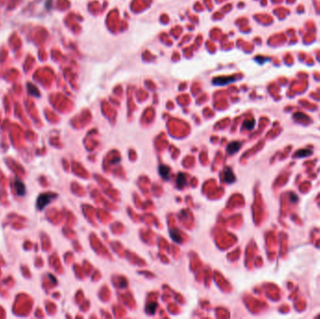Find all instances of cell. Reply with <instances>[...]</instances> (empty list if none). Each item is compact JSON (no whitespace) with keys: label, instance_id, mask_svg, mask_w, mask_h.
I'll use <instances>...</instances> for the list:
<instances>
[{"label":"cell","instance_id":"1","mask_svg":"<svg viewBox=\"0 0 320 319\" xmlns=\"http://www.w3.org/2000/svg\"><path fill=\"white\" fill-rule=\"evenodd\" d=\"M54 196H55V195H53L51 193H44L39 195V196L37 199V208L40 211L43 210L48 204L51 203Z\"/></svg>","mask_w":320,"mask_h":319},{"label":"cell","instance_id":"2","mask_svg":"<svg viewBox=\"0 0 320 319\" xmlns=\"http://www.w3.org/2000/svg\"><path fill=\"white\" fill-rule=\"evenodd\" d=\"M14 189L16 191V194L18 196H24L26 193V188L25 186L24 185V183L22 181H20L19 179H15L14 184H13Z\"/></svg>","mask_w":320,"mask_h":319},{"label":"cell","instance_id":"3","mask_svg":"<svg viewBox=\"0 0 320 319\" xmlns=\"http://www.w3.org/2000/svg\"><path fill=\"white\" fill-rule=\"evenodd\" d=\"M234 80H235L234 77H217L212 80V82L216 85H224L233 81Z\"/></svg>","mask_w":320,"mask_h":319},{"label":"cell","instance_id":"4","mask_svg":"<svg viewBox=\"0 0 320 319\" xmlns=\"http://www.w3.org/2000/svg\"><path fill=\"white\" fill-rule=\"evenodd\" d=\"M241 142L239 141H233V142H230L228 147H227V151L229 154H233L235 153H237L240 149H241Z\"/></svg>","mask_w":320,"mask_h":319},{"label":"cell","instance_id":"5","mask_svg":"<svg viewBox=\"0 0 320 319\" xmlns=\"http://www.w3.org/2000/svg\"><path fill=\"white\" fill-rule=\"evenodd\" d=\"M187 183V179H186V176L185 174H182L180 173L177 177V180H176V185L178 186V188H184L186 186Z\"/></svg>","mask_w":320,"mask_h":319},{"label":"cell","instance_id":"6","mask_svg":"<svg viewBox=\"0 0 320 319\" xmlns=\"http://www.w3.org/2000/svg\"><path fill=\"white\" fill-rule=\"evenodd\" d=\"M159 174L162 176L164 180H168L170 176V169L165 166V165H160L159 166Z\"/></svg>","mask_w":320,"mask_h":319},{"label":"cell","instance_id":"7","mask_svg":"<svg viewBox=\"0 0 320 319\" xmlns=\"http://www.w3.org/2000/svg\"><path fill=\"white\" fill-rule=\"evenodd\" d=\"M225 181L228 184H232L235 181V175L230 169H228L225 172Z\"/></svg>","mask_w":320,"mask_h":319},{"label":"cell","instance_id":"8","mask_svg":"<svg viewBox=\"0 0 320 319\" xmlns=\"http://www.w3.org/2000/svg\"><path fill=\"white\" fill-rule=\"evenodd\" d=\"M311 154H312V151H311V150L303 149V150H301V151L297 152V153H296V156H297V157H304V156L310 155Z\"/></svg>","mask_w":320,"mask_h":319},{"label":"cell","instance_id":"9","mask_svg":"<svg viewBox=\"0 0 320 319\" xmlns=\"http://www.w3.org/2000/svg\"><path fill=\"white\" fill-rule=\"evenodd\" d=\"M157 308V304L156 303H150L147 305L146 307V311L149 315H154L155 313V310Z\"/></svg>","mask_w":320,"mask_h":319},{"label":"cell","instance_id":"10","mask_svg":"<svg viewBox=\"0 0 320 319\" xmlns=\"http://www.w3.org/2000/svg\"><path fill=\"white\" fill-rule=\"evenodd\" d=\"M244 128H246L247 130H251V129H253L254 127H255V120H254V119H252V120H247V121L244 122Z\"/></svg>","mask_w":320,"mask_h":319},{"label":"cell","instance_id":"11","mask_svg":"<svg viewBox=\"0 0 320 319\" xmlns=\"http://www.w3.org/2000/svg\"><path fill=\"white\" fill-rule=\"evenodd\" d=\"M290 198H291V199H292V201H294V202H296V201H297V199H298L297 196H296L295 194H293V193H291V195H290Z\"/></svg>","mask_w":320,"mask_h":319}]
</instances>
